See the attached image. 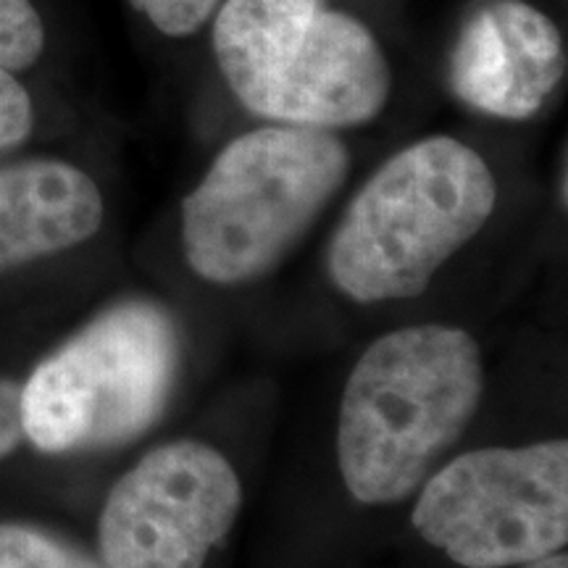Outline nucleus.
<instances>
[{
    "label": "nucleus",
    "instance_id": "obj_1",
    "mask_svg": "<svg viewBox=\"0 0 568 568\" xmlns=\"http://www.w3.org/2000/svg\"><path fill=\"white\" fill-rule=\"evenodd\" d=\"M479 345L464 329L408 326L379 337L347 376L337 456L358 503L408 497L479 408Z\"/></svg>",
    "mask_w": 568,
    "mask_h": 568
},
{
    "label": "nucleus",
    "instance_id": "obj_2",
    "mask_svg": "<svg viewBox=\"0 0 568 568\" xmlns=\"http://www.w3.org/2000/svg\"><path fill=\"white\" fill-rule=\"evenodd\" d=\"M497 184L485 159L453 138L393 155L347 205L332 237V282L358 303L408 301L493 216Z\"/></svg>",
    "mask_w": 568,
    "mask_h": 568
},
{
    "label": "nucleus",
    "instance_id": "obj_3",
    "mask_svg": "<svg viewBox=\"0 0 568 568\" xmlns=\"http://www.w3.org/2000/svg\"><path fill=\"white\" fill-rule=\"evenodd\" d=\"M213 51L240 103L280 124L372 122L393 88L374 34L326 0H226Z\"/></svg>",
    "mask_w": 568,
    "mask_h": 568
},
{
    "label": "nucleus",
    "instance_id": "obj_4",
    "mask_svg": "<svg viewBox=\"0 0 568 568\" xmlns=\"http://www.w3.org/2000/svg\"><path fill=\"white\" fill-rule=\"evenodd\" d=\"M351 155L314 126H264L232 140L182 203L187 264L243 284L280 264L343 187Z\"/></svg>",
    "mask_w": 568,
    "mask_h": 568
},
{
    "label": "nucleus",
    "instance_id": "obj_5",
    "mask_svg": "<svg viewBox=\"0 0 568 568\" xmlns=\"http://www.w3.org/2000/svg\"><path fill=\"white\" fill-rule=\"evenodd\" d=\"M180 339L161 305H113L21 387L24 437L42 453L119 445L151 429L172 393Z\"/></svg>",
    "mask_w": 568,
    "mask_h": 568
},
{
    "label": "nucleus",
    "instance_id": "obj_6",
    "mask_svg": "<svg viewBox=\"0 0 568 568\" xmlns=\"http://www.w3.org/2000/svg\"><path fill=\"white\" fill-rule=\"evenodd\" d=\"M414 527L464 568L552 556L568 539L566 439L464 453L426 481Z\"/></svg>",
    "mask_w": 568,
    "mask_h": 568
},
{
    "label": "nucleus",
    "instance_id": "obj_7",
    "mask_svg": "<svg viewBox=\"0 0 568 568\" xmlns=\"http://www.w3.org/2000/svg\"><path fill=\"white\" fill-rule=\"evenodd\" d=\"M243 489L222 453L169 443L111 489L101 516L103 568H203L240 514Z\"/></svg>",
    "mask_w": 568,
    "mask_h": 568
},
{
    "label": "nucleus",
    "instance_id": "obj_8",
    "mask_svg": "<svg viewBox=\"0 0 568 568\" xmlns=\"http://www.w3.org/2000/svg\"><path fill=\"white\" fill-rule=\"evenodd\" d=\"M566 74L558 27L524 0H489L460 27L450 53L453 95L500 119H529Z\"/></svg>",
    "mask_w": 568,
    "mask_h": 568
},
{
    "label": "nucleus",
    "instance_id": "obj_9",
    "mask_svg": "<svg viewBox=\"0 0 568 568\" xmlns=\"http://www.w3.org/2000/svg\"><path fill=\"white\" fill-rule=\"evenodd\" d=\"M101 224V190L82 169L53 159L0 166V272L69 251Z\"/></svg>",
    "mask_w": 568,
    "mask_h": 568
},
{
    "label": "nucleus",
    "instance_id": "obj_10",
    "mask_svg": "<svg viewBox=\"0 0 568 568\" xmlns=\"http://www.w3.org/2000/svg\"><path fill=\"white\" fill-rule=\"evenodd\" d=\"M0 568H103L42 531L0 524Z\"/></svg>",
    "mask_w": 568,
    "mask_h": 568
},
{
    "label": "nucleus",
    "instance_id": "obj_11",
    "mask_svg": "<svg viewBox=\"0 0 568 568\" xmlns=\"http://www.w3.org/2000/svg\"><path fill=\"white\" fill-rule=\"evenodd\" d=\"M45 51V24L32 0H0V67L24 71Z\"/></svg>",
    "mask_w": 568,
    "mask_h": 568
},
{
    "label": "nucleus",
    "instance_id": "obj_12",
    "mask_svg": "<svg viewBox=\"0 0 568 568\" xmlns=\"http://www.w3.org/2000/svg\"><path fill=\"white\" fill-rule=\"evenodd\" d=\"M134 9L153 21L169 38H187L209 21L219 0H130Z\"/></svg>",
    "mask_w": 568,
    "mask_h": 568
},
{
    "label": "nucleus",
    "instance_id": "obj_13",
    "mask_svg": "<svg viewBox=\"0 0 568 568\" xmlns=\"http://www.w3.org/2000/svg\"><path fill=\"white\" fill-rule=\"evenodd\" d=\"M34 124L32 98L13 71L0 67V155L30 138Z\"/></svg>",
    "mask_w": 568,
    "mask_h": 568
},
{
    "label": "nucleus",
    "instance_id": "obj_14",
    "mask_svg": "<svg viewBox=\"0 0 568 568\" xmlns=\"http://www.w3.org/2000/svg\"><path fill=\"white\" fill-rule=\"evenodd\" d=\"M24 437L21 426V387L17 382L0 379V458L13 453Z\"/></svg>",
    "mask_w": 568,
    "mask_h": 568
},
{
    "label": "nucleus",
    "instance_id": "obj_15",
    "mask_svg": "<svg viewBox=\"0 0 568 568\" xmlns=\"http://www.w3.org/2000/svg\"><path fill=\"white\" fill-rule=\"evenodd\" d=\"M524 568H568V558L564 552H552V556H545L539 560H531V564H524Z\"/></svg>",
    "mask_w": 568,
    "mask_h": 568
}]
</instances>
